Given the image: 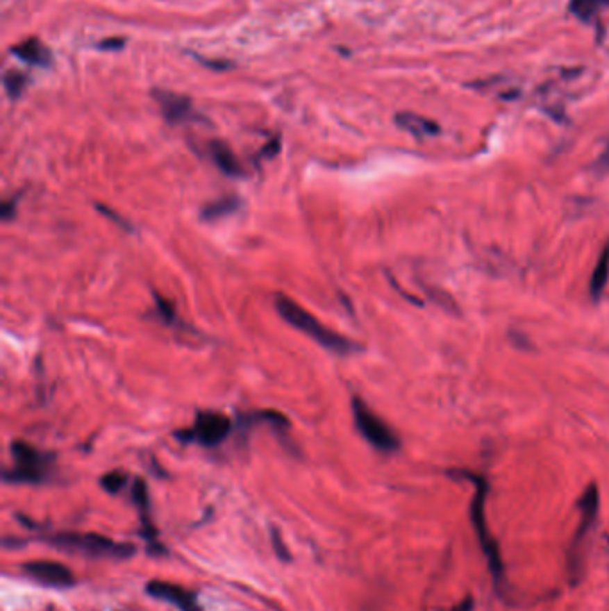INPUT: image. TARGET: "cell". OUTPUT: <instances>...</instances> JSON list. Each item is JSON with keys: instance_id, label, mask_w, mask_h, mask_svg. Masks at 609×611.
Masks as SVG:
<instances>
[{"instance_id": "1", "label": "cell", "mask_w": 609, "mask_h": 611, "mask_svg": "<svg viewBox=\"0 0 609 611\" xmlns=\"http://www.w3.org/2000/svg\"><path fill=\"white\" fill-rule=\"evenodd\" d=\"M274 306H276L277 313L284 319V322H288L290 326H293L295 329L304 333L306 336L315 340L326 351L340 354V356H347V354L361 351V347L356 342H352V340L345 338V336L338 335L336 331L324 326L317 317H313L309 311H306L301 304H297L295 301L286 297L284 293H276Z\"/></svg>"}, {"instance_id": "2", "label": "cell", "mask_w": 609, "mask_h": 611, "mask_svg": "<svg viewBox=\"0 0 609 611\" xmlns=\"http://www.w3.org/2000/svg\"><path fill=\"white\" fill-rule=\"evenodd\" d=\"M449 476H454L459 479H468L470 483H474V497H472L470 504V519L472 526L476 529L477 540H479L481 549H483L484 556L488 560L490 572H492L493 579L497 583H501L502 576H504V561L501 558V551H499V545H497L495 538L492 536L488 529V524H486V495H488V481L483 478V476H477L474 472H468V470H449Z\"/></svg>"}, {"instance_id": "3", "label": "cell", "mask_w": 609, "mask_h": 611, "mask_svg": "<svg viewBox=\"0 0 609 611\" xmlns=\"http://www.w3.org/2000/svg\"><path fill=\"white\" fill-rule=\"evenodd\" d=\"M52 545L67 551H76V553L90 554V556L99 558H118L126 560L134 554V545L118 544L108 536L97 535V533H61L49 538Z\"/></svg>"}, {"instance_id": "4", "label": "cell", "mask_w": 609, "mask_h": 611, "mask_svg": "<svg viewBox=\"0 0 609 611\" xmlns=\"http://www.w3.org/2000/svg\"><path fill=\"white\" fill-rule=\"evenodd\" d=\"M352 415H354V424L358 427V431L361 433V436L367 440L372 447L381 452H386V454L399 451V447H401L399 436L395 435V431L388 424L368 408V404L363 399L352 397Z\"/></svg>"}, {"instance_id": "5", "label": "cell", "mask_w": 609, "mask_h": 611, "mask_svg": "<svg viewBox=\"0 0 609 611\" xmlns=\"http://www.w3.org/2000/svg\"><path fill=\"white\" fill-rule=\"evenodd\" d=\"M11 454L17 461V467L6 470L4 479L8 483H42L47 476V469L54 460L52 454L38 451L22 440L11 444Z\"/></svg>"}, {"instance_id": "6", "label": "cell", "mask_w": 609, "mask_h": 611, "mask_svg": "<svg viewBox=\"0 0 609 611\" xmlns=\"http://www.w3.org/2000/svg\"><path fill=\"white\" fill-rule=\"evenodd\" d=\"M229 417L218 413V411H199L195 422L190 429L177 433V438L184 442H197L204 447H217L231 433Z\"/></svg>"}, {"instance_id": "7", "label": "cell", "mask_w": 609, "mask_h": 611, "mask_svg": "<svg viewBox=\"0 0 609 611\" xmlns=\"http://www.w3.org/2000/svg\"><path fill=\"white\" fill-rule=\"evenodd\" d=\"M599 504H601V497H599V488H597L595 483L586 488L581 495L579 506L581 511V517H579V526H577V533L574 536V549L570 551V556H568V565H570L572 561L577 558V553H579V547L583 545L584 538L588 536V533L592 531L593 526L597 522V517H599Z\"/></svg>"}, {"instance_id": "8", "label": "cell", "mask_w": 609, "mask_h": 611, "mask_svg": "<svg viewBox=\"0 0 609 611\" xmlns=\"http://www.w3.org/2000/svg\"><path fill=\"white\" fill-rule=\"evenodd\" d=\"M22 569L26 570V574H29L31 578L42 583V585L72 586L74 581H76L72 570L67 565H63V563H59V561H29V563H24Z\"/></svg>"}, {"instance_id": "9", "label": "cell", "mask_w": 609, "mask_h": 611, "mask_svg": "<svg viewBox=\"0 0 609 611\" xmlns=\"http://www.w3.org/2000/svg\"><path fill=\"white\" fill-rule=\"evenodd\" d=\"M147 594L159 599V601L174 604L181 611H202V606L197 601V595L183 586L165 581H151L147 585Z\"/></svg>"}, {"instance_id": "10", "label": "cell", "mask_w": 609, "mask_h": 611, "mask_svg": "<svg viewBox=\"0 0 609 611\" xmlns=\"http://www.w3.org/2000/svg\"><path fill=\"white\" fill-rule=\"evenodd\" d=\"M395 124L401 129H404L406 133L417 136V138H429V136H436L440 133V126L436 122L420 117L417 113H408V111H402V113L397 115Z\"/></svg>"}, {"instance_id": "11", "label": "cell", "mask_w": 609, "mask_h": 611, "mask_svg": "<svg viewBox=\"0 0 609 611\" xmlns=\"http://www.w3.org/2000/svg\"><path fill=\"white\" fill-rule=\"evenodd\" d=\"M209 154H211V158H213L215 165H217L222 172L226 174V176L238 177L243 174V168H242V165H240L238 158L234 156V152L231 151L226 143L211 142L209 143Z\"/></svg>"}, {"instance_id": "12", "label": "cell", "mask_w": 609, "mask_h": 611, "mask_svg": "<svg viewBox=\"0 0 609 611\" xmlns=\"http://www.w3.org/2000/svg\"><path fill=\"white\" fill-rule=\"evenodd\" d=\"M11 52H13L18 59H22V61H26V63L29 65H40V67H43V65L51 63V51L47 49V45H43V43L36 38L26 40V42L20 43V45L13 47Z\"/></svg>"}, {"instance_id": "13", "label": "cell", "mask_w": 609, "mask_h": 611, "mask_svg": "<svg viewBox=\"0 0 609 611\" xmlns=\"http://www.w3.org/2000/svg\"><path fill=\"white\" fill-rule=\"evenodd\" d=\"M158 101L161 104L165 117L170 122H183L188 120L190 115H192V104H190L188 99L184 97H177L174 93H159Z\"/></svg>"}, {"instance_id": "14", "label": "cell", "mask_w": 609, "mask_h": 611, "mask_svg": "<svg viewBox=\"0 0 609 611\" xmlns=\"http://www.w3.org/2000/svg\"><path fill=\"white\" fill-rule=\"evenodd\" d=\"M609 279V243L602 249L599 260H597L595 268H593L592 277H590V297L593 301H599L604 293L606 285Z\"/></svg>"}, {"instance_id": "15", "label": "cell", "mask_w": 609, "mask_h": 611, "mask_svg": "<svg viewBox=\"0 0 609 611\" xmlns=\"http://www.w3.org/2000/svg\"><path fill=\"white\" fill-rule=\"evenodd\" d=\"M238 208H240V199L229 195V197H222L218 199V201L206 206L204 210H202V217H204L206 220H215V218H222L234 213Z\"/></svg>"}, {"instance_id": "16", "label": "cell", "mask_w": 609, "mask_h": 611, "mask_svg": "<svg viewBox=\"0 0 609 611\" xmlns=\"http://www.w3.org/2000/svg\"><path fill=\"white\" fill-rule=\"evenodd\" d=\"M608 4L609 0H570V11L579 20L592 22L599 15V11Z\"/></svg>"}, {"instance_id": "17", "label": "cell", "mask_w": 609, "mask_h": 611, "mask_svg": "<svg viewBox=\"0 0 609 611\" xmlns=\"http://www.w3.org/2000/svg\"><path fill=\"white\" fill-rule=\"evenodd\" d=\"M127 481H129L127 474L120 472V470H113V472H108L102 476L101 486L109 494H118L127 485Z\"/></svg>"}, {"instance_id": "18", "label": "cell", "mask_w": 609, "mask_h": 611, "mask_svg": "<svg viewBox=\"0 0 609 611\" xmlns=\"http://www.w3.org/2000/svg\"><path fill=\"white\" fill-rule=\"evenodd\" d=\"M154 301H156V310H158L159 317L163 319L165 324L172 326V324H176L177 317H176V308L172 302H168L167 299H163L159 293H154Z\"/></svg>"}, {"instance_id": "19", "label": "cell", "mask_w": 609, "mask_h": 611, "mask_svg": "<svg viewBox=\"0 0 609 611\" xmlns=\"http://www.w3.org/2000/svg\"><path fill=\"white\" fill-rule=\"evenodd\" d=\"M27 83V77L24 74H18V72H8L4 76V84H6V90L11 97H18L20 92L24 90Z\"/></svg>"}, {"instance_id": "20", "label": "cell", "mask_w": 609, "mask_h": 611, "mask_svg": "<svg viewBox=\"0 0 609 611\" xmlns=\"http://www.w3.org/2000/svg\"><path fill=\"white\" fill-rule=\"evenodd\" d=\"M131 495H133L134 503L138 504V506L142 508L143 511H147V508H149V492H147L145 481H142V479H136L133 485V488H131Z\"/></svg>"}, {"instance_id": "21", "label": "cell", "mask_w": 609, "mask_h": 611, "mask_svg": "<svg viewBox=\"0 0 609 611\" xmlns=\"http://www.w3.org/2000/svg\"><path fill=\"white\" fill-rule=\"evenodd\" d=\"M270 538H272V547H274V553L277 554V558H279V560H283V561H290V560H292V554H290L288 547H286V544H284L283 538H281V533L277 531L276 528L272 529Z\"/></svg>"}, {"instance_id": "22", "label": "cell", "mask_w": 609, "mask_h": 611, "mask_svg": "<svg viewBox=\"0 0 609 611\" xmlns=\"http://www.w3.org/2000/svg\"><path fill=\"white\" fill-rule=\"evenodd\" d=\"M595 170H599L601 174L609 172V147L601 154V158L595 161Z\"/></svg>"}, {"instance_id": "23", "label": "cell", "mask_w": 609, "mask_h": 611, "mask_svg": "<svg viewBox=\"0 0 609 611\" xmlns=\"http://www.w3.org/2000/svg\"><path fill=\"white\" fill-rule=\"evenodd\" d=\"M97 210H99V211H102V213H104V215H108V217L115 218L113 222L120 224V226H122V227H124V229H131V226H129V224H127V222H126V220H124V218H120V217H118V215H117V213H113V211H109V210H108V208H106V206H104V204H97Z\"/></svg>"}, {"instance_id": "24", "label": "cell", "mask_w": 609, "mask_h": 611, "mask_svg": "<svg viewBox=\"0 0 609 611\" xmlns=\"http://www.w3.org/2000/svg\"><path fill=\"white\" fill-rule=\"evenodd\" d=\"M472 608H474V601H472V597H467L463 599V601H461V603H459L452 611H472Z\"/></svg>"}, {"instance_id": "25", "label": "cell", "mask_w": 609, "mask_h": 611, "mask_svg": "<svg viewBox=\"0 0 609 611\" xmlns=\"http://www.w3.org/2000/svg\"><path fill=\"white\" fill-rule=\"evenodd\" d=\"M13 206H15V201H6L4 204H2V218H4V220L11 218V211H13Z\"/></svg>"}]
</instances>
